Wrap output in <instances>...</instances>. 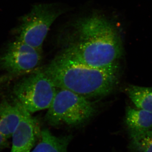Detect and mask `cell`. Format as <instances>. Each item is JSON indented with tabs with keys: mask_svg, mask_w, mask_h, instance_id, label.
I'll use <instances>...</instances> for the list:
<instances>
[{
	"mask_svg": "<svg viewBox=\"0 0 152 152\" xmlns=\"http://www.w3.org/2000/svg\"><path fill=\"white\" fill-rule=\"evenodd\" d=\"M62 53L98 68L118 66L123 53L121 41L111 23L98 13L80 18L64 35Z\"/></svg>",
	"mask_w": 152,
	"mask_h": 152,
	"instance_id": "1",
	"label": "cell"
},
{
	"mask_svg": "<svg viewBox=\"0 0 152 152\" xmlns=\"http://www.w3.org/2000/svg\"><path fill=\"white\" fill-rule=\"evenodd\" d=\"M43 70L57 88L89 99L105 96L113 91L118 78L119 66L96 67L62 52Z\"/></svg>",
	"mask_w": 152,
	"mask_h": 152,
	"instance_id": "2",
	"label": "cell"
},
{
	"mask_svg": "<svg viewBox=\"0 0 152 152\" xmlns=\"http://www.w3.org/2000/svg\"><path fill=\"white\" fill-rule=\"evenodd\" d=\"M48 110L45 120L52 126L81 125L96 112L94 105L89 99L59 88H57L54 99Z\"/></svg>",
	"mask_w": 152,
	"mask_h": 152,
	"instance_id": "3",
	"label": "cell"
},
{
	"mask_svg": "<svg viewBox=\"0 0 152 152\" xmlns=\"http://www.w3.org/2000/svg\"><path fill=\"white\" fill-rule=\"evenodd\" d=\"M65 11L57 4L35 5L29 12L22 17L16 39L42 50L51 26Z\"/></svg>",
	"mask_w": 152,
	"mask_h": 152,
	"instance_id": "4",
	"label": "cell"
},
{
	"mask_svg": "<svg viewBox=\"0 0 152 152\" xmlns=\"http://www.w3.org/2000/svg\"><path fill=\"white\" fill-rule=\"evenodd\" d=\"M57 90L43 69L37 70L18 82L14 93L17 101L31 113L48 109Z\"/></svg>",
	"mask_w": 152,
	"mask_h": 152,
	"instance_id": "5",
	"label": "cell"
},
{
	"mask_svg": "<svg viewBox=\"0 0 152 152\" xmlns=\"http://www.w3.org/2000/svg\"><path fill=\"white\" fill-rule=\"evenodd\" d=\"M42 59V50L16 39L0 57V66L10 74L25 73L34 70Z\"/></svg>",
	"mask_w": 152,
	"mask_h": 152,
	"instance_id": "6",
	"label": "cell"
},
{
	"mask_svg": "<svg viewBox=\"0 0 152 152\" xmlns=\"http://www.w3.org/2000/svg\"><path fill=\"white\" fill-rule=\"evenodd\" d=\"M20 104L21 119L12 137L11 152H30L40 139L42 131L37 119Z\"/></svg>",
	"mask_w": 152,
	"mask_h": 152,
	"instance_id": "7",
	"label": "cell"
},
{
	"mask_svg": "<svg viewBox=\"0 0 152 152\" xmlns=\"http://www.w3.org/2000/svg\"><path fill=\"white\" fill-rule=\"evenodd\" d=\"M21 116L20 106L18 101L15 104L7 101L0 103V132L6 138L12 137Z\"/></svg>",
	"mask_w": 152,
	"mask_h": 152,
	"instance_id": "8",
	"label": "cell"
},
{
	"mask_svg": "<svg viewBox=\"0 0 152 152\" xmlns=\"http://www.w3.org/2000/svg\"><path fill=\"white\" fill-rule=\"evenodd\" d=\"M125 123L130 137L151 130L152 113L128 107L126 109Z\"/></svg>",
	"mask_w": 152,
	"mask_h": 152,
	"instance_id": "9",
	"label": "cell"
},
{
	"mask_svg": "<svg viewBox=\"0 0 152 152\" xmlns=\"http://www.w3.org/2000/svg\"><path fill=\"white\" fill-rule=\"evenodd\" d=\"M40 141L31 152H68L72 136L56 137L49 130H42Z\"/></svg>",
	"mask_w": 152,
	"mask_h": 152,
	"instance_id": "10",
	"label": "cell"
},
{
	"mask_svg": "<svg viewBox=\"0 0 152 152\" xmlns=\"http://www.w3.org/2000/svg\"><path fill=\"white\" fill-rule=\"evenodd\" d=\"M126 91L137 108L152 113V88L130 85Z\"/></svg>",
	"mask_w": 152,
	"mask_h": 152,
	"instance_id": "11",
	"label": "cell"
},
{
	"mask_svg": "<svg viewBox=\"0 0 152 152\" xmlns=\"http://www.w3.org/2000/svg\"><path fill=\"white\" fill-rule=\"evenodd\" d=\"M132 148L137 152H152V130L130 137Z\"/></svg>",
	"mask_w": 152,
	"mask_h": 152,
	"instance_id": "12",
	"label": "cell"
},
{
	"mask_svg": "<svg viewBox=\"0 0 152 152\" xmlns=\"http://www.w3.org/2000/svg\"><path fill=\"white\" fill-rule=\"evenodd\" d=\"M7 140L0 132V150L8 146L9 143Z\"/></svg>",
	"mask_w": 152,
	"mask_h": 152,
	"instance_id": "13",
	"label": "cell"
}]
</instances>
